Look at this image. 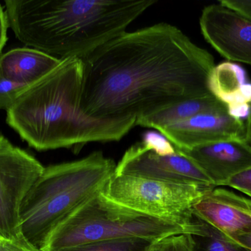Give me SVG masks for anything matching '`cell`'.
<instances>
[{
  "instance_id": "obj_3",
  "label": "cell",
  "mask_w": 251,
  "mask_h": 251,
  "mask_svg": "<svg viewBox=\"0 0 251 251\" xmlns=\"http://www.w3.org/2000/svg\"><path fill=\"white\" fill-rule=\"evenodd\" d=\"M83 63L64 59L41 81L28 87L7 111V122L38 151L117 141L136 118L98 119L80 109Z\"/></svg>"
},
{
  "instance_id": "obj_15",
  "label": "cell",
  "mask_w": 251,
  "mask_h": 251,
  "mask_svg": "<svg viewBox=\"0 0 251 251\" xmlns=\"http://www.w3.org/2000/svg\"><path fill=\"white\" fill-rule=\"evenodd\" d=\"M227 109L212 94L198 98L189 99L171 105L165 109L136 119L135 126L160 130L164 127L187 120L205 112Z\"/></svg>"
},
{
  "instance_id": "obj_21",
  "label": "cell",
  "mask_w": 251,
  "mask_h": 251,
  "mask_svg": "<svg viewBox=\"0 0 251 251\" xmlns=\"http://www.w3.org/2000/svg\"><path fill=\"white\" fill-rule=\"evenodd\" d=\"M223 186L235 189L251 197V167L231 177Z\"/></svg>"
},
{
  "instance_id": "obj_17",
  "label": "cell",
  "mask_w": 251,
  "mask_h": 251,
  "mask_svg": "<svg viewBox=\"0 0 251 251\" xmlns=\"http://www.w3.org/2000/svg\"><path fill=\"white\" fill-rule=\"evenodd\" d=\"M157 242L143 238H126L95 242L62 251H151Z\"/></svg>"
},
{
  "instance_id": "obj_20",
  "label": "cell",
  "mask_w": 251,
  "mask_h": 251,
  "mask_svg": "<svg viewBox=\"0 0 251 251\" xmlns=\"http://www.w3.org/2000/svg\"><path fill=\"white\" fill-rule=\"evenodd\" d=\"M157 251H190V243L187 234L172 236L157 242Z\"/></svg>"
},
{
  "instance_id": "obj_8",
  "label": "cell",
  "mask_w": 251,
  "mask_h": 251,
  "mask_svg": "<svg viewBox=\"0 0 251 251\" xmlns=\"http://www.w3.org/2000/svg\"><path fill=\"white\" fill-rule=\"evenodd\" d=\"M176 150L174 154L159 156L146 150L141 141L135 143L116 165L115 174L174 184L215 187L193 161Z\"/></svg>"
},
{
  "instance_id": "obj_1",
  "label": "cell",
  "mask_w": 251,
  "mask_h": 251,
  "mask_svg": "<svg viewBox=\"0 0 251 251\" xmlns=\"http://www.w3.org/2000/svg\"><path fill=\"white\" fill-rule=\"evenodd\" d=\"M82 63L80 109L94 119H137L212 94V55L168 23L125 31Z\"/></svg>"
},
{
  "instance_id": "obj_14",
  "label": "cell",
  "mask_w": 251,
  "mask_h": 251,
  "mask_svg": "<svg viewBox=\"0 0 251 251\" xmlns=\"http://www.w3.org/2000/svg\"><path fill=\"white\" fill-rule=\"evenodd\" d=\"M208 87L227 109L241 105L251 106V82L246 69L237 63L226 61L215 66L209 75Z\"/></svg>"
},
{
  "instance_id": "obj_27",
  "label": "cell",
  "mask_w": 251,
  "mask_h": 251,
  "mask_svg": "<svg viewBox=\"0 0 251 251\" xmlns=\"http://www.w3.org/2000/svg\"><path fill=\"white\" fill-rule=\"evenodd\" d=\"M151 251H157V250H156V245H155L154 247H153V249H152Z\"/></svg>"
},
{
  "instance_id": "obj_11",
  "label": "cell",
  "mask_w": 251,
  "mask_h": 251,
  "mask_svg": "<svg viewBox=\"0 0 251 251\" xmlns=\"http://www.w3.org/2000/svg\"><path fill=\"white\" fill-rule=\"evenodd\" d=\"M193 213L234 241L251 233V199L225 189L208 190L193 206Z\"/></svg>"
},
{
  "instance_id": "obj_12",
  "label": "cell",
  "mask_w": 251,
  "mask_h": 251,
  "mask_svg": "<svg viewBox=\"0 0 251 251\" xmlns=\"http://www.w3.org/2000/svg\"><path fill=\"white\" fill-rule=\"evenodd\" d=\"M178 150L193 161L215 187L251 167V147L243 140H226Z\"/></svg>"
},
{
  "instance_id": "obj_2",
  "label": "cell",
  "mask_w": 251,
  "mask_h": 251,
  "mask_svg": "<svg viewBox=\"0 0 251 251\" xmlns=\"http://www.w3.org/2000/svg\"><path fill=\"white\" fill-rule=\"evenodd\" d=\"M154 0H7L8 26L31 48L83 60L123 33Z\"/></svg>"
},
{
  "instance_id": "obj_22",
  "label": "cell",
  "mask_w": 251,
  "mask_h": 251,
  "mask_svg": "<svg viewBox=\"0 0 251 251\" xmlns=\"http://www.w3.org/2000/svg\"><path fill=\"white\" fill-rule=\"evenodd\" d=\"M0 251H41L28 243L22 234L11 240H0Z\"/></svg>"
},
{
  "instance_id": "obj_13",
  "label": "cell",
  "mask_w": 251,
  "mask_h": 251,
  "mask_svg": "<svg viewBox=\"0 0 251 251\" xmlns=\"http://www.w3.org/2000/svg\"><path fill=\"white\" fill-rule=\"evenodd\" d=\"M60 61L35 49H14L0 56V74L28 88L41 81Z\"/></svg>"
},
{
  "instance_id": "obj_24",
  "label": "cell",
  "mask_w": 251,
  "mask_h": 251,
  "mask_svg": "<svg viewBox=\"0 0 251 251\" xmlns=\"http://www.w3.org/2000/svg\"><path fill=\"white\" fill-rule=\"evenodd\" d=\"M8 27L5 11H4L0 5V53L7 41V31Z\"/></svg>"
},
{
  "instance_id": "obj_9",
  "label": "cell",
  "mask_w": 251,
  "mask_h": 251,
  "mask_svg": "<svg viewBox=\"0 0 251 251\" xmlns=\"http://www.w3.org/2000/svg\"><path fill=\"white\" fill-rule=\"evenodd\" d=\"M200 28L206 41L228 60L251 66V20L221 5L202 11Z\"/></svg>"
},
{
  "instance_id": "obj_6",
  "label": "cell",
  "mask_w": 251,
  "mask_h": 251,
  "mask_svg": "<svg viewBox=\"0 0 251 251\" xmlns=\"http://www.w3.org/2000/svg\"><path fill=\"white\" fill-rule=\"evenodd\" d=\"M213 187L114 174L101 193L136 212L184 227L191 234L198 230L193 206Z\"/></svg>"
},
{
  "instance_id": "obj_28",
  "label": "cell",
  "mask_w": 251,
  "mask_h": 251,
  "mask_svg": "<svg viewBox=\"0 0 251 251\" xmlns=\"http://www.w3.org/2000/svg\"><path fill=\"white\" fill-rule=\"evenodd\" d=\"M2 240V238H1V236H0V240Z\"/></svg>"
},
{
  "instance_id": "obj_16",
  "label": "cell",
  "mask_w": 251,
  "mask_h": 251,
  "mask_svg": "<svg viewBox=\"0 0 251 251\" xmlns=\"http://www.w3.org/2000/svg\"><path fill=\"white\" fill-rule=\"evenodd\" d=\"M194 215L198 230L188 234L190 251H251Z\"/></svg>"
},
{
  "instance_id": "obj_7",
  "label": "cell",
  "mask_w": 251,
  "mask_h": 251,
  "mask_svg": "<svg viewBox=\"0 0 251 251\" xmlns=\"http://www.w3.org/2000/svg\"><path fill=\"white\" fill-rule=\"evenodd\" d=\"M33 156L15 147L0 134V236L11 240L20 234L21 206L44 170Z\"/></svg>"
},
{
  "instance_id": "obj_19",
  "label": "cell",
  "mask_w": 251,
  "mask_h": 251,
  "mask_svg": "<svg viewBox=\"0 0 251 251\" xmlns=\"http://www.w3.org/2000/svg\"><path fill=\"white\" fill-rule=\"evenodd\" d=\"M26 87L12 82L0 74V109L7 112Z\"/></svg>"
},
{
  "instance_id": "obj_4",
  "label": "cell",
  "mask_w": 251,
  "mask_h": 251,
  "mask_svg": "<svg viewBox=\"0 0 251 251\" xmlns=\"http://www.w3.org/2000/svg\"><path fill=\"white\" fill-rule=\"evenodd\" d=\"M116 164L101 151L74 162L44 168L25 197L19 229L28 243L42 250L54 230L82 203L102 191Z\"/></svg>"
},
{
  "instance_id": "obj_10",
  "label": "cell",
  "mask_w": 251,
  "mask_h": 251,
  "mask_svg": "<svg viewBox=\"0 0 251 251\" xmlns=\"http://www.w3.org/2000/svg\"><path fill=\"white\" fill-rule=\"evenodd\" d=\"M158 131L180 150L226 140L246 141V122L230 116L227 109L200 113Z\"/></svg>"
},
{
  "instance_id": "obj_25",
  "label": "cell",
  "mask_w": 251,
  "mask_h": 251,
  "mask_svg": "<svg viewBox=\"0 0 251 251\" xmlns=\"http://www.w3.org/2000/svg\"><path fill=\"white\" fill-rule=\"evenodd\" d=\"M234 241L251 251V233L239 236Z\"/></svg>"
},
{
  "instance_id": "obj_18",
  "label": "cell",
  "mask_w": 251,
  "mask_h": 251,
  "mask_svg": "<svg viewBox=\"0 0 251 251\" xmlns=\"http://www.w3.org/2000/svg\"><path fill=\"white\" fill-rule=\"evenodd\" d=\"M141 143L146 150L159 156H170L176 152L174 144L159 131H146L143 135Z\"/></svg>"
},
{
  "instance_id": "obj_23",
  "label": "cell",
  "mask_w": 251,
  "mask_h": 251,
  "mask_svg": "<svg viewBox=\"0 0 251 251\" xmlns=\"http://www.w3.org/2000/svg\"><path fill=\"white\" fill-rule=\"evenodd\" d=\"M219 4L251 20V1L221 0Z\"/></svg>"
},
{
  "instance_id": "obj_26",
  "label": "cell",
  "mask_w": 251,
  "mask_h": 251,
  "mask_svg": "<svg viewBox=\"0 0 251 251\" xmlns=\"http://www.w3.org/2000/svg\"><path fill=\"white\" fill-rule=\"evenodd\" d=\"M246 141L251 147V110L250 115L246 121Z\"/></svg>"
},
{
  "instance_id": "obj_5",
  "label": "cell",
  "mask_w": 251,
  "mask_h": 251,
  "mask_svg": "<svg viewBox=\"0 0 251 251\" xmlns=\"http://www.w3.org/2000/svg\"><path fill=\"white\" fill-rule=\"evenodd\" d=\"M190 234L184 227L136 212L102 194L94 195L63 221L41 251H62L95 242L143 238L159 242Z\"/></svg>"
}]
</instances>
